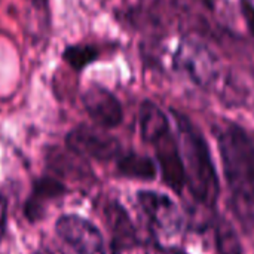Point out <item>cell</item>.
<instances>
[{
    "label": "cell",
    "mask_w": 254,
    "mask_h": 254,
    "mask_svg": "<svg viewBox=\"0 0 254 254\" xmlns=\"http://www.w3.org/2000/svg\"><path fill=\"white\" fill-rule=\"evenodd\" d=\"M82 103L89 118L103 129L116 128L124 119L121 101L115 94L100 85L89 86L82 95Z\"/></svg>",
    "instance_id": "ba28073f"
},
{
    "label": "cell",
    "mask_w": 254,
    "mask_h": 254,
    "mask_svg": "<svg viewBox=\"0 0 254 254\" xmlns=\"http://www.w3.org/2000/svg\"><path fill=\"white\" fill-rule=\"evenodd\" d=\"M7 223V201L3 195H0V241L4 237Z\"/></svg>",
    "instance_id": "2e32d148"
},
{
    "label": "cell",
    "mask_w": 254,
    "mask_h": 254,
    "mask_svg": "<svg viewBox=\"0 0 254 254\" xmlns=\"http://www.w3.org/2000/svg\"><path fill=\"white\" fill-rule=\"evenodd\" d=\"M80 156L67 149V152L61 149H51L46 153L48 168L63 177H74L82 176L83 167L80 165Z\"/></svg>",
    "instance_id": "7c38bea8"
},
{
    "label": "cell",
    "mask_w": 254,
    "mask_h": 254,
    "mask_svg": "<svg viewBox=\"0 0 254 254\" xmlns=\"http://www.w3.org/2000/svg\"><path fill=\"white\" fill-rule=\"evenodd\" d=\"M223 174L235 214L254 225V143L238 125L228 124L217 135Z\"/></svg>",
    "instance_id": "6da1fadb"
},
{
    "label": "cell",
    "mask_w": 254,
    "mask_h": 254,
    "mask_svg": "<svg viewBox=\"0 0 254 254\" xmlns=\"http://www.w3.org/2000/svg\"><path fill=\"white\" fill-rule=\"evenodd\" d=\"M214 237L217 250L220 254H241V244L238 235L223 217H219L216 220Z\"/></svg>",
    "instance_id": "4fadbf2b"
},
{
    "label": "cell",
    "mask_w": 254,
    "mask_h": 254,
    "mask_svg": "<svg viewBox=\"0 0 254 254\" xmlns=\"http://www.w3.org/2000/svg\"><path fill=\"white\" fill-rule=\"evenodd\" d=\"M150 144L155 150L162 182L176 193H182L186 188V173L180 143L173 135V131H167L155 138Z\"/></svg>",
    "instance_id": "8992f818"
},
{
    "label": "cell",
    "mask_w": 254,
    "mask_h": 254,
    "mask_svg": "<svg viewBox=\"0 0 254 254\" xmlns=\"http://www.w3.org/2000/svg\"><path fill=\"white\" fill-rule=\"evenodd\" d=\"M34 254H63V253H57V252H54V250H51V249H40V250H37Z\"/></svg>",
    "instance_id": "ac0fdd59"
},
{
    "label": "cell",
    "mask_w": 254,
    "mask_h": 254,
    "mask_svg": "<svg viewBox=\"0 0 254 254\" xmlns=\"http://www.w3.org/2000/svg\"><path fill=\"white\" fill-rule=\"evenodd\" d=\"M57 235L76 254H109L100 229L77 214H64L55 223Z\"/></svg>",
    "instance_id": "5b68a950"
},
{
    "label": "cell",
    "mask_w": 254,
    "mask_h": 254,
    "mask_svg": "<svg viewBox=\"0 0 254 254\" xmlns=\"http://www.w3.org/2000/svg\"><path fill=\"white\" fill-rule=\"evenodd\" d=\"M118 171L121 176L140 182H150L156 179V165L155 162L140 153H127L121 155L118 161Z\"/></svg>",
    "instance_id": "8fae6325"
},
{
    "label": "cell",
    "mask_w": 254,
    "mask_h": 254,
    "mask_svg": "<svg viewBox=\"0 0 254 254\" xmlns=\"http://www.w3.org/2000/svg\"><path fill=\"white\" fill-rule=\"evenodd\" d=\"M241 10L247 21V25L254 36V4L250 0H241Z\"/></svg>",
    "instance_id": "9a60e30c"
},
{
    "label": "cell",
    "mask_w": 254,
    "mask_h": 254,
    "mask_svg": "<svg viewBox=\"0 0 254 254\" xmlns=\"http://www.w3.org/2000/svg\"><path fill=\"white\" fill-rule=\"evenodd\" d=\"M137 202L156 240H171L183 231V213L171 196L158 190H138Z\"/></svg>",
    "instance_id": "3957f363"
},
{
    "label": "cell",
    "mask_w": 254,
    "mask_h": 254,
    "mask_svg": "<svg viewBox=\"0 0 254 254\" xmlns=\"http://www.w3.org/2000/svg\"><path fill=\"white\" fill-rule=\"evenodd\" d=\"M138 125H140V134L146 143H152L159 135L165 134L171 129L170 119L165 115V112L153 101L144 100L140 106L138 112Z\"/></svg>",
    "instance_id": "30bf717a"
},
{
    "label": "cell",
    "mask_w": 254,
    "mask_h": 254,
    "mask_svg": "<svg viewBox=\"0 0 254 254\" xmlns=\"http://www.w3.org/2000/svg\"><path fill=\"white\" fill-rule=\"evenodd\" d=\"M65 188L61 182L52 177H42L34 182L30 199L25 204V216L30 222L40 220L43 216V205L48 201L63 196Z\"/></svg>",
    "instance_id": "9c48e42d"
},
{
    "label": "cell",
    "mask_w": 254,
    "mask_h": 254,
    "mask_svg": "<svg viewBox=\"0 0 254 254\" xmlns=\"http://www.w3.org/2000/svg\"><path fill=\"white\" fill-rule=\"evenodd\" d=\"M33 3L39 9H46L48 10V0H33Z\"/></svg>",
    "instance_id": "e0dca14e"
},
{
    "label": "cell",
    "mask_w": 254,
    "mask_h": 254,
    "mask_svg": "<svg viewBox=\"0 0 254 254\" xmlns=\"http://www.w3.org/2000/svg\"><path fill=\"white\" fill-rule=\"evenodd\" d=\"M65 144L68 150L82 159H95L100 162L112 161L122 153L119 140L100 127L79 125L73 128L65 137Z\"/></svg>",
    "instance_id": "277c9868"
},
{
    "label": "cell",
    "mask_w": 254,
    "mask_h": 254,
    "mask_svg": "<svg viewBox=\"0 0 254 254\" xmlns=\"http://www.w3.org/2000/svg\"><path fill=\"white\" fill-rule=\"evenodd\" d=\"M107 220L113 237V254H155L150 246L140 238L127 211L121 205L112 204L107 208Z\"/></svg>",
    "instance_id": "52a82bcc"
},
{
    "label": "cell",
    "mask_w": 254,
    "mask_h": 254,
    "mask_svg": "<svg viewBox=\"0 0 254 254\" xmlns=\"http://www.w3.org/2000/svg\"><path fill=\"white\" fill-rule=\"evenodd\" d=\"M63 58L67 64H70L74 70L80 71L82 68H85L88 64L94 63L98 58V51L91 46V45H76V46H68L64 54Z\"/></svg>",
    "instance_id": "5bb4252c"
},
{
    "label": "cell",
    "mask_w": 254,
    "mask_h": 254,
    "mask_svg": "<svg viewBox=\"0 0 254 254\" xmlns=\"http://www.w3.org/2000/svg\"><path fill=\"white\" fill-rule=\"evenodd\" d=\"M180 134V150L186 173V186L190 195L204 207H214L220 185L213 156L202 132L183 113L171 110Z\"/></svg>",
    "instance_id": "7a4b0ae2"
}]
</instances>
